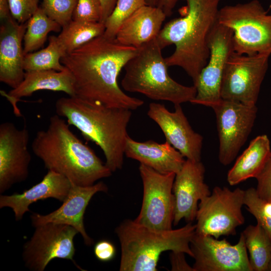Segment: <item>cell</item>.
<instances>
[{"label": "cell", "mask_w": 271, "mask_h": 271, "mask_svg": "<svg viewBox=\"0 0 271 271\" xmlns=\"http://www.w3.org/2000/svg\"><path fill=\"white\" fill-rule=\"evenodd\" d=\"M29 131L18 129L14 123L0 125V193L25 181L29 175L31 155L28 149Z\"/></svg>", "instance_id": "15"}, {"label": "cell", "mask_w": 271, "mask_h": 271, "mask_svg": "<svg viewBox=\"0 0 271 271\" xmlns=\"http://www.w3.org/2000/svg\"><path fill=\"white\" fill-rule=\"evenodd\" d=\"M11 16L8 0H0V18L3 21Z\"/></svg>", "instance_id": "39"}, {"label": "cell", "mask_w": 271, "mask_h": 271, "mask_svg": "<svg viewBox=\"0 0 271 271\" xmlns=\"http://www.w3.org/2000/svg\"><path fill=\"white\" fill-rule=\"evenodd\" d=\"M218 22L232 31L234 52L271 55V14L258 0L224 6Z\"/></svg>", "instance_id": "7"}, {"label": "cell", "mask_w": 271, "mask_h": 271, "mask_svg": "<svg viewBox=\"0 0 271 271\" xmlns=\"http://www.w3.org/2000/svg\"><path fill=\"white\" fill-rule=\"evenodd\" d=\"M40 0H8L11 14L19 23H26L39 8Z\"/></svg>", "instance_id": "33"}, {"label": "cell", "mask_w": 271, "mask_h": 271, "mask_svg": "<svg viewBox=\"0 0 271 271\" xmlns=\"http://www.w3.org/2000/svg\"><path fill=\"white\" fill-rule=\"evenodd\" d=\"M146 5V0H117L115 6L105 22L103 36L115 39L123 22L142 7Z\"/></svg>", "instance_id": "29"}, {"label": "cell", "mask_w": 271, "mask_h": 271, "mask_svg": "<svg viewBox=\"0 0 271 271\" xmlns=\"http://www.w3.org/2000/svg\"><path fill=\"white\" fill-rule=\"evenodd\" d=\"M245 190L236 188L215 187L211 194L201 200L195 220V233L216 238L234 235L245 218L242 208Z\"/></svg>", "instance_id": "8"}, {"label": "cell", "mask_w": 271, "mask_h": 271, "mask_svg": "<svg viewBox=\"0 0 271 271\" xmlns=\"http://www.w3.org/2000/svg\"><path fill=\"white\" fill-rule=\"evenodd\" d=\"M0 27V81L12 89L24 78L25 55L22 41L27 22L19 23L12 15L2 21Z\"/></svg>", "instance_id": "19"}, {"label": "cell", "mask_w": 271, "mask_h": 271, "mask_svg": "<svg viewBox=\"0 0 271 271\" xmlns=\"http://www.w3.org/2000/svg\"><path fill=\"white\" fill-rule=\"evenodd\" d=\"M261 207L263 212L271 217V201L263 200L261 199Z\"/></svg>", "instance_id": "40"}, {"label": "cell", "mask_w": 271, "mask_h": 271, "mask_svg": "<svg viewBox=\"0 0 271 271\" xmlns=\"http://www.w3.org/2000/svg\"><path fill=\"white\" fill-rule=\"evenodd\" d=\"M35 230L24 246L23 259L30 270L43 271L53 259L71 260L80 269L73 257L75 253L74 238L79 233L65 224L48 223L36 226Z\"/></svg>", "instance_id": "12"}, {"label": "cell", "mask_w": 271, "mask_h": 271, "mask_svg": "<svg viewBox=\"0 0 271 271\" xmlns=\"http://www.w3.org/2000/svg\"><path fill=\"white\" fill-rule=\"evenodd\" d=\"M102 11L100 0H77L72 20L87 22H101Z\"/></svg>", "instance_id": "32"}, {"label": "cell", "mask_w": 271, "mask_h": 271, "mask_svg": "<svg viewBox=\"0 0 271 271\" xmlns=\"http://www.w3.org/2000/svg\"><path fill=\"white\" fill-rule=\"evenodd\" d=\"M269 56L265 54H240L233 51L225 67L221 98L255 105L268 68Z\"/></svg>", "instance_id": "9"}, {"label": "cell", "mask_w": 271, "mask_h": 271, "mask_svg": "<svg viewBox=\"0 0 271 271\" xmlns=\"http://www.w3.org/2000/svg\"><path fill=\"white\" fill-rule=\"evenodd\" d=\"M179 0H146V5L161 10L167 17L172 15Z\"/></svg>", "instance_id": "37"}, {"label": "cell", "mask_w": 271, "mask_h": 271, "mask_svg": "<svg viewBox=\"0 0 271 271\" xmlns=\"http://www.w3.org/2000/svg\"><path fill=\"white\" fill-rule=\"evenodd\" d=\"M139 171L143 185V198L141 211L134 221L154 230L172 229L173 186L176 174H161L143 164H140Z\"/></svg>", "instance_id": "10"}, {"label": "cell", "mask_w": 271, "mask_h": 271, "mask_svg": "<svg viewBox=\"0 0 271 271\" xmlns=\"http://www.w3.org/2000/svg\"><path fill=\"white\" fill-rule=\"evenodd\" d=\"M71 185L70 181L65 176L48 170L39 183L22 193H15L11 195H1L0 208H11L16 220L20 221L27 212L30 211V205L37 201L52 198L63 202Z\"/></svg>", "instance_id": "20"}, {"label": "cell", "mask_w": 271, "mask_h": 271, "mask_svg": "<svg viewBox=\"0 0 271 271\" xmlns=\"http://www.w3.org/2000/svg\"><path fill=\"white\" fill-rule=\"evenodd\" d=\"M57 114L46 129L38 131L32 143L34 154L49 171L60 174L76 185L88 186L112 172Z\"/></svg>", "instance_id": "3"}, {"label": "cell", "mask_w": 271, "mask_h": 271, "mask_svg": "<svg viewBox=\"0 0 271 271\" xmlns=\"http://www.w3.org/2000/svg\"><path fill=\"white\" fill-rule=\"evenodd\" d=\"M40 90L61 91L69 96H76L74 79L69 70L65 67L61 71L43 70L26 71L24 78L15 88L6 93L1 91L3 96L12 105L16 116L22 115L17 103L21 98L31 96Z\"/></svg>", "instance_id": "21"}, {"label": "cell", "mask_w": 271, "mask_h": 271, "mask_svg": "<svg viewBox=\"0 0 271 271\" xmlns=\"http://www.w3.org/2000/svg\"><path fill=\"white\" fill-rule=\"evenodd\" d=\"M66 52L60 45L57 37L51 36L48 46L39 51L25 55L24 69L25 71L55 70L61 71L65 66L61 62Z\"/></svg>", "instance_id": "28"}, {"label": "cell", "mask_w": 271, "mask_h": 271, "mask_svg": "<svg viewBox=\"0 0 271 271\" xmlns=\"http://www.w3.org/2000/svg\"><path fill=\"white\" fill-rule=\"evenodd\" d=\"M174 106V111L170 112L164 104L152 102L147 114L160 126L166 142L187 159L201 161L203 137L193 129L181 104Z\"/></svg>", "instance_id": "16"}, {"label": "cell", "mask_w": 271, "mask_h": 271, "mask_svg": "<svg viewBox=\"0 0 271 271\" xmlns=\"http://www.w3.org/2000/svg\"><path fill=\"white\" fill-rule=\"evenodd\" d=\"M162 50L157 38L137 48L136 54L124 67L122 88L174 105L191 102L196 95L195 86L182 85L170 76Z\"/></svg>", "instance_id": "6"}, {"label": "cell", "mask_w": 271, "mask_h": 271, "mask_svg": "<svg viewBox=\"0 0 271 271\" xmlns=\"http://www.w3.org/2000/svg\"><path fill=\"white\" fill-rule=\"evenodd\" d=\"M212 108L218 134V159L227 166L235 159L251 132L257 107L222 99Z\"/></svg>", "instance_id": "11"}, {"label": "cell", "mask_w": 271, "mask_h": 271, "mask_svg": "<svg viewBox=\"0 0 271 271\" xmlns=\"http://www.w3.org/2000/svg\"><path fill=\"white\" fill-rule=\"evenodd\" d=\"M57 115L76 127L87 141L99 146L105 165L114 172L122 168L131 110L111 107L78 97H63L55 103Z\"/></svg>", "instance_id": "4"}, {"label": "cell", "mask_w": 271, "mask_h": 271, "mask_svg": "<svg viewBox=\"0 0 271 271\" xmlns=\"http://www.w3.org/2000/svg\"><path fill=\"white\" fill-rule=\"evenodd\" d=\"M252 271L271 270V239L258 223L249 225L241 232Z\"/></svg>", "instance_id": "25"}, {"label": "cell", "mask_w": 271, "mask_h": 271, "mask_svg": "<svg viewBox=\"0 0 271 271\" xmlns=\"http://www.w3.org/2000/svg\"><path fill=\"white\" fill-rule=\"evenodd\" d=\"M137 48L103 36L97 37L67 53L61 63L71 73L76 97L107 106L134 110L142 100L126 94L117 78Z\"/></svg>", "instance_id": "1"}, {"label": "cell", "mask_w": 271, "mask_h": 271, "mask_svg": "<svg viewBox=\"0 0 271 271\" xmlns=\"http://www.w3.org/2000/svg\"><path fill=\"white\" fill-rule=\"evenodd\" d=\"M185 253L181 251H172L170 259L172 271H194L187 262Z\"/></svg>", "instance_id": "36"}, {"label": "cell", "mask_w": 271, "mask_h": 271, "mask_svg": "<svg viewBox=\"0 0 271 271\" xmlns=\"http://www.w3.org/2000/svg\"><path fill=\"white\" fill-rule=\"evenodd\" d=\"M205 168L201 161L186 159L176 174L173 193L174 198L173 225L184 219L187 223L196 219L199 202L211 194L204 182Z\"/></svg>", "instance_id": "17"}, {"label": "cell", "mask_w": 271, "mask_h": 271, "mask_svg": "<svg viewBox=\"0 0 271 271\" xmlns=\"http://www.w3.org/2000/svg\"><path fill=\"white\" fill-rule=\"evenodd\" d=\"M116 249L114 244L107 240L98 241L94 247V253L96 258L100 261L107 262L114 257Z\"/></svg>", "instance_id": "35"}, {"label": "cell", "mask_w": 271, "mask_h": 271, "mask_svg": "<svg viewBox=\"0 0 271 271\" xmlns=\"http://www.w3.org/2000/svg\"><path fill=\"white\" fill-rule=\"evenodd\" d=\"M209 56L196 83L191 103L212 108L221 99V86L226 63L233 51L230 29L217 23L209 38Z\"/></svg>", "instance_id": "13"}, {"label": "cell", "mask_w": 271, "mask_h": 271, "mask_svg": "<svg viewBox=\"0 0 271 271\" xmlns=\"http://www.w3.org/2000/svg\"><path fill=\"white\" fill-rule=\"evenodd\" d=\"M62 27L49 18L39 7L27 22L24 37V54L36 51L43 46L51 32H58Z\"/></svg>", "instance_id": "27"}, {"label": "cell", "mask_w": 271, "mask_h": 271, "mask_svg": "<svg viewBox=\"0 0 271 271\" xmlns=\"http://www.w3.org/2000/svg\"><path fill=\"white\" fill-rule=\"evenodd\" d=\"M166 17L160 9L145 5L123 22L115 39L121 45L138 48L157 37Z\"/></svg>", "instance_id": "22"}, {"label": "cell", "mask_w": 271, "mask_h": 271, "mask_svg": "<svg viewBox=\"0 0 271 271\" xmlns=\"http://www.w3.org/2000/svg\"><path fill=\"white\" fill-rule=\"evenodd\" d=\"M190 248L194 271H252L241 233L235 244L225 238L195 233Z\"/></svg>", "instance_id": "14"}, {"label": "cell", "mask_w": 271, "mask_h": 271, "mask_svg": "<svg viewBox=\"0 0 271 271\" xmlns=\"http://www.w3.org/2000/svg\"><path fill=\"white\" fill-rule=\"evenodd\" d=\"M180 16L161 29L157 37L163 49L174 45V52L165 58L168 67L182 68L194 84L209 56V40L218 23L220 0H183Z\"/></svg>", "instance_id": "2"}, {"label": "cell", "mask_w": 271, "mask_h": 271, "mask_svg": "<svg viewBox=\"0 0 271 271\" xmlns=\"http://www.w3.org/2000/svg\"><path fill=\"white\" fill-rule=\"evenodd\" d=\"M271 155L270 143L266 134L259 135L251 140L247 148L229 170L227 181L235 186L260 173Z\"/></svg>", "instance_id": "24"}, {"label": "cell", "mask_w": 271, "mask_h": 271, "mask_svg": "<svg viewBox=\"0 0 271 271\" xmlns=\"http://www.w3.org/2000/svg\"><path fill=\"white\" fill-rule=\"evenodd\" d=\"M77 3V0H42L40 7L62 28L72 20Z\"/></svg>", "instance_id": "30"}, {"label": "cell", "mask_w": 271, "mask_h": 271, "mask_svg": "<svg viewBox=\"0 0 271 271\" xmlns=\"http://www.w3.org/2000/svg\"><path fill=\"white\" fill-rule=\"evenodd\" d=\"M124 155L161 174H176L185 161L182 155L167 142L163 144L152 140L140 142L129 136Z\"/></svg>", "instance_id": "23"}, {"label": "cell", "mask_w": 271, "mask_h": 271, "mask_svg": "<svg viewBox=\"0 0 271 271\" xmlns=\"http://www.w3.org/2000/svg\"><path fill=\"white\" fill-rule=\"evenodd\" d=\"M102 5V20L101 22L105 23V22L108 16L112 12L117 0H100Z\"/></svg>", "instance_id": "38"}, {"label": "cell", "mask_w": 271, "mask_h": 271, "mask_svg": "<svg viewBox=\"0 0 271 271\" xmlns=\"http://www.w3.org/2000/svg\"><path fill=\"white\" fill-rule=\"evenodd\" d=\"M107 190V186L102 182L88 186H78L72 183L62 205L46 215L33 213L31 215L32 224L34 227L50 222L70 225L81 234L85 244L90 245L93 240L85 231L84 214L93 195L99 192H106Z\"/></svg>", "instance_id": "18"}, {"label": "cell", "mask_w": 271, "mask_h": 271, "mask_svg": "<svg viewBox=\"0 0 271 271\" xmlns=\"http://www.w3.org/2000/svg\"><path fill=\"white\" fill-rule=\"evenodd\" d=\"M255 179L258 196L263 200L271 201V155Z\"/></svg>", "instance_id": "34"}, {"label": "cell", "mask_w": 271, "mask_h": 271, "mask_svg": "<svg viewBox=\"0 0 271 271\" xmlns=\"http://www.w3.org/2000/svg\"><path fill=\"white\" fill-rule=\"evenodd\" d=\"M62 29L57 38L66 54L94 38L103 35L105 26L101 22H87L72 20Z\"/></svg>", "instance_id": "26"}, {"label": "cell", "mask_w": 271, "mask_h": 271, "mask_svg": "<svg viewBox=\"0 0 271 271\" xmlns=\"http://www.w3.org/2000/svg\"><path fill=\"white\" fill-rule=\"evenodd\" d=\"M196 225L188 222L178 229L157 230L126 220L115 229L121 246L120 271H156L164 251H181L193 257L191 241Z\"/></svg>", "instance_id": "5"}, {"label": "cell", "mask_w": 271, "mask_h": 271, "mask_svg": "<svg viewBox=\"0 0 271 271\" xmlns=\"http://www.w3.org/2000/svg\"><path fill=\"white\" fill-rule=\"evenodd\" d=\"M261 201V199L257 195L255 188L251 187L245 190L244 205L246 207L247 211L254 217L257 223L267 232L271 239V217L263 212Z\"/></svg>", "instance_id": "31"}]
</instances>
